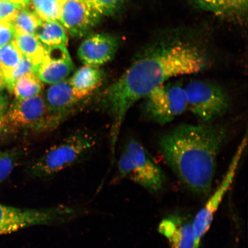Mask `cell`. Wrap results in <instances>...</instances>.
<instances>
[{"mask_svg": "<svg viewBox=\"0 0 248 248\" xmlns=\"http://www.w3.org/2000/svg\"><path fill=\"white\" fill-rule=\"evenodd\" d=\"M82 215L80 207L60 205L42 209L18 208L0 203V235L30 226L59 225Z\"/></svg>", "mask_w": 248, "mask_h": 248, "instance_id": "cell-5", "label": "cell"}, {"mask_svg": "<svg viewBox=\"0 0 248 248\" xmlns=\"http://www.w3.org/2000/svg\"><path fill=\"white\" fill-rule=\"evenodd\" d=\"M61 1V0H30L29 5L40 19L58 21Z\"/></svg>", "mask_w": 248, "mask_h": 248, "instance_id": "cell-22", "label": "cell"}, {"mask_svg": "<svg viewBox=\"0 0 248 248\" xmlns=\"http://www.w3.org/2000/svg\"><path fill=\"white\" fill-rule=\"evenodd\" d=\"M103 79V73L98 67L85 65L76 71L68 80L77 94L87 100L100 88Z\"/></svg>", "mask_w": 248, "mask_h": 248, "instance_id": "cell-15", "label": "cell"}, {"mask_svg": "<svg viewBox=\"0 0 248 248\" xmlns=\"http://www.w3.org/2000/svg\"><path fill=\"white\" fill-rule=\"evenodd\" d=\"M119 46V41L115 36L94 34L81 43L78 55L85 65L98 67L112 60Z\"/></svg>", "mask_w": 248, "mask_h": 248, "instance_id": "cell-13", "label": "cell"}, {"mask_svg": "<svg viewBox=\"0 0 248 248\" xmlns=\"http://www.w3.org/2000/svg\"><path fill=\"white\" fill-rule=\"evenodd\" d=\"M35 35L45 46L67 45L66 30L57 20L40 19Z\"/></svg>", "mask_w": 248, "mask_h": 248, "instance_id": "cell-17", "label": "cell"}, {"mask_svg": "<svg viewBox=\"0 0 248 248\" xmlns=\"http://www.w3.org/2000/svg\"><path fill=\"white\" fill-rule=\"evenodd\" d=\"M36 67L32 61L29 58L22 56L19 64L13 71L10 78L6 83L5 88H7L9 92H12V87L17 79L21 77L28 75V74H35L36 75Z\"/></svg>", "mask_w": 248, "mask_h": 248, "instance_id": "cell-25", "label": "cell"}, {"mask_svg": "<svg viewBox=\"0 0 248 248\" xmlns=\"http://www.w3.org/2000/svg\"><path fill=\"white\" fill-rule=\"evenodd\" d=\"M95 142L91 133L83 131L74 133L34 161L29 167V174L36 178H50L78 162L92 150Z\"/></svg>", "mask_w": 248, "mask_h": 248, "instance_id": "cell-3", "label": "cell"}, {"mask_svg": "<svg viewBox=\"0 0 248 248\" xmlns=\"http://www.w3.org/2000/svg\"><path fill=\"white\" fill-rule=\"evenodd\" d=\"M43 97L56 126L60 125L86 100L77 94L68 80L51 85Z\"/></svg>", "mask_w": 248, "mask_h": 248, "instance_id": "cell-11", "label": "cell"}, {"mask_svg": "<svg viewBox=\"0 0 248 248\" xmlns=\"http://www.w3.org/2000/svg\"><path fill=\"white\" fill-rule=\"evenodd\" d=\"M0 76H2V72H1V69H0Z\"/></svg>", "mask_w": 248, "mask_h": 248, "instance_id": "cell-32", "label": "cell"}, {"mask_svg": "<svg viewBox=\"0 0 248 248\" xmlns=\"http://www.w3.org/2000/svg\"><path fill=\"white\" fill-rule=\"evenodd\" d=\"M229 135L225 125L182 124L159 139L167 165L189 191L201 197L210 193L217 160Z\"/></svg>", "mask_w": 248, "mask_h": 248, "instance_id": "cell-2", "label": "cell"}, {"mask_svg": "<svg viewBox=\"0 0 248 248\" xmlns=\"http://www.w3.org/2000/svg\"><path fill=\"white\" fill-rule=\"evenodd\" d=\"M198 7L219 16L235 17L247 11L248 0H194Z\"/></svg>", "mask_w": 248, "mask_h": 248, "instance_id": "cell-16", "label": "cell"}, {"mask_svg": "<svg viewBox=\"0 0 248 248\" xmlns=\"http://www.w3.org/2000/svg\"><path fill=\"white\" fill-rule=\"evenodd\" d=\"M40 20L35 12L26 6L18 11L12 24L15 32L35 35Z\"/></svg>", "mask_w": 248, "mask_h": 248, "instance_id": "cell-21", "label": "cell"}, {"mask_svg": "<svg viewBox=\"0 0 248 248\" xmlns=\"http://www.w3.org/2000/svg\"><path fill=\"white\" fill-rule=\"evenodd\" d=\"M247 145V138L244 137L235 151L221 184L193 220L194 248H200L202 239L209 231L217 210L230 189Z\"/></svg>", "mask_w": 248, "mask_h": 248, "instance_id": "cell-9", "label": "cell"}, {"mask_svg": "<svg viewBox=\"0 0 248 248\" xmlns=\"http://www.w3.org/2000/svg\"><path fill=\"white\" fill-rule=\"evenodd\" d=\"M22 58L14 42L0 48V69H1L5 83L8 81L16 68Z\"/></svg>", "mask_w": 248, "mask_h": 248, "instance_id": "cell-20", "label": "cell"}, {"mask_svg": "<svg viewBox=\"0 0 248 248\" xmlns=\"http://www.w3.org/2000/svg\"><path fill=\"white\" fill-rule=\"evenodd\" d=\"M4 126L15 129L43 132L55 128L43 95L24 100H16L8 107L4 117Z\"/></svg>", "mask_w": 248, "mask_h": 248, "instance_id": "cell-8", "label": "cell"}, {"mask_svg": "<svg viewBox=\"0 0 248 248\" xmlns=\"http://www.w3.org/2000/svg\"><path fill=\"white\" fill-rule=\"evenodd\" d=\"M11 1L23 6H29L30 3V0H11Z\"/></svg>", "mask_w": 248, "mask_h": 248, "instance_id": "cell-29", "label": "cell"}, {"mask_svg": "<svg viewBox=\"0 0 248 248\" xmlns=\"http://www.w3.org/2000/svg\"><path fill=\"white\" fill-rule=\"evenodd\" d=\"M45 55L37 67L36 76L42 83L61 82L73 72L74 65L66 46H45Z\"/></svg>", "mask_w": 248, "mask_h": 248, "instance_id": "cell-12", "label": "cell"}, {"mask_svg": "<svg viewBox=\"0 0 248 248\" xmlns=\"http://www.w3.org/2000/svg\"><path fill=\"white\" fill-rule=\"evenodd\" d=\"M83 1H85V0H83Z\"/></svg>", "mask_w": 248, "mask_h": 248, "instance_id": "cell-33", "label": "cell"}, {"mask_svg": "<svg viewBox=\"0 0 248 248\" xmlns=\"http://www.w3.org/2000/svg\"><path fill=\"white\" fill-rule=\"evenodd\" d=\"M142 117L149 122L165 125L187 109L185 87L179 83H165L142 100Z\"/></svg>", "mask_w": 248, "mask_h": 248, "instance_id": "cell-7", "label": "cell"}, {"mask_svg": "<svg viewBox=\"0 0 248 248\" xmlns=\"http://www.w3.org/2000/svg\"><path fill=\"white\" fill-rule=\"evenodd\" d=\"M26 6L11 0H0V22H12L20 9Z\"/></svg>", "mask_w": 248, "mask_h": 248, "instance_id": "cell-26", "label": "cell"}, {"mask_svg": "<svg viewBox=\"0 0 248 248\" xmlns=\"http://www.w3.org/2000/svg\"><path fill=\"white\" fill-rule=\"evenodd\" d=\"M207 65L203 52L197 46L184 42L162 46L133 62L98 98V106L111 120V153H115L126 114L136 102L170 78L199 73Z\"/></svg>", "mask_w": 248, "mask_h": 248, "instance_id": "cell-1", "label": "cell"}, {"mask_svg": "<svg viewBox=\"0 0 248 248\" xmlns=\"http://www.w3.org/2000/svg\"><path fill=\"white\" fill-rule=\"evenodd\" d=\"M158 231L172 248H194L193 221L187 216L174 214L160 223Z\"/></svg>", "mask_w": 248, "mask_h": 248, "instance_id": "cell-14", "label": "cell"}, {"mask_svg": "<svg viewBox=\"0 0 248 248\" xmlns=\"http://www.w3.org/2000/svg\"><path fill=\"white\" fill-rule=\"evenodd\" d=\"M15 34L12 22H0V48L13 42Z\"/></svg>", "mask_w": 248, "mask_h": 248, "instance_id": "cell-27", "label": "cell"}, {"mask_svg": "<svg viewBox=\"0 0 248 248\" xmlns=\"http://www.w3.org/2000/svg\"><path fill=\"white\" fill-rule=\"evenodd\" d=\"M100 17L83 0H61L58 21L73 37L85 35L99 22Z\"/></svg>", "mask_w": 248, "mask_h": 248, "instance_id": "cell-10", "label": "cell"}, {"mask_svg": "<svg viewBox=\"0 0 248 248\" xmlns=\"http://www.w3.org/2000/svg\"><path fill=\"white\" fill-rule=\"evenodd\" d=\"M187 109L204 123H211L225 115L231 107L227 92L217 83L194 80L185 87Z\"/></svg>", "mask_w": 248, "mask_h": 248, "instance_id": "cell-6", "label": "cell"}, {"mask_svg": "<svg viewBox=\"0 0 248 248\" xmlns=\"http://www.w3.org/2000/svg\"><path fill=\"white\" fill-rule=\"evenodd\" d=\"M19 153L16 150L0 151V184L11 175L16 166Z\"/></svg>", "mask_w": 248, "mask_h": 248, "instance_id": "cell-24", "label": "cell"}, {"mask_svg": "<svg viewBox=\"0 0 248 248\" xmlns=\"http://www.w3.org/2000/svg\"><path fill=\"white\" fill-rule=\"evenodd\" d=\"M4 127V119H3V117H0V133L1 132Z\"/></svg>", "mask_w": 248, "mask_h": 248, "instance_id": "cell-31", "label": "cell"}, {"mask_svg": "<svg viewBox=\"0 0 248 248\" xmlns=\"http://www.w3.org/2000/svg\"><path fill=\"white\" fill-rule=\"evenodd\" d=\"M126 0H85L86 4L101 16H111L122 8Z\"/></svg>", "mask_w": 248, "mask_h": 248, "instance_id": "cell-23", "label": "cell"}, {"mask_svg": "<svg viewBox=\"0 0 248 248\" xmlns=\"http://www.w3.org/2000/svg\"><path fill=\"white\" fill-rule=\"evenodd\" d=\"M8 107L7 98L0 91V117H4Z\"/></svg>", "mask_w": 248, "mask_h": 248, "instance_id": "cell-28", "label": "cell"}, {"mask_svg": "<svg viewBox=\"0 0 248 248\" xmlns=\"http://www.w3.org/2000/svg\"><path fill=\"white\" fill-rule=\"evenodd\" d=\"M43 89V83L35 74H28L14 83L12 92L16 100H24L42 94Z\"/></svg>", "mask_w": 248, "mask_h": 248, "instance_id": "cell-19", "label": "cell"}, {"mask_svg": "<svg viewBox=\"0 0 248 248\" xmlns=\"http://www.w3.org/2000/svg\"><path fill=\"white\" fill-rule=\"evenodd\" d=\"M118 171L151 193H157L166 182L164 173L143 145L135 139L127 141L118 162Z\"/></svg>", "mask_w": 248, "mask_h": 248, "instance_id": "cell-4", "label": "cell"}, {"mask_svg": "<svg viewBox=\"0 0 248 248\" xmlns=\"http://www.w3.org/2000/svg\"><path fill=\"white\" fill-rule=\"evenodd\" d=\"M13 42L21 54L32 61L37 69L45 57V46L31 34L15 32Z\"/></svg>", "mask_w": 248, "mask_h": 248, "instance_id": "cell-18", "label": "cell"}, {"mask_svg": "<svg viewBox=\"0 0 248 248\" xmlns=\"http://www.w3.org/2000/svg\"><path fill=\"white\" fill-rule=\"evenodd\" d=\"M5 88V83L4 77L2 76H0V91H2Z\"/></svg>", "mask_w": 248, "mask_h": 248, "instance_id": "cell-30", "label": "cell"}]
</instances>
